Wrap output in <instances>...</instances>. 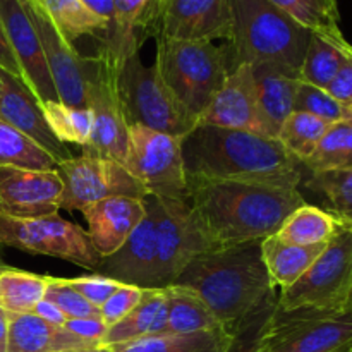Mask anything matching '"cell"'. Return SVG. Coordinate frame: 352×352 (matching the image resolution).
<instances>
[{
  "instance_id": "6da1fadb",
  "label": "cell",
  "mask_w": 352,
  "mask_h": 352,
  "mask_svg": "<svg viewBox=\"0 0 352 352\" xmlns=\"http://www.w3.org/2000/svg\"><path fill=\"white\" fill-rule=\"evenodd\" d=\"M186 201L206 251L267 239L306 203L299 189L210 179H188Z\"/></svg>"
},
{
  "instance_id": "7a4b0ae2",
  "label": "cell",
  "mask_w": 352,
  "mask_h": 352,
  "mask_svg": "<svg viewBox=\"0 0 352 352\" xmlns=\"http://www.w3.org/2000/svg\"><path fill=\"white\" fill-rule=\"evenodd\" d=\"M186 179L237 181L299 189L305 165L277 138L215 126H196L182 138Z\"/></svg>"
},
{
  "instance_id": "3957f363",
  "label": "cell",
  "mask_w": 352,
  "mask_h": 352,
  "mask_svg": "<svg viewBox=\"0 0 352 352\" xmlns=\"http://www.w3.org/2000/svg\"><path fill=\"white\" fill-rule=\"evenodd\" d=\"M175 285L198 292L213 316L229 330L277 289L265 267L261 241L199 253Z\"/></svg>"
},
{
  "instance_id": "277c9868",
  "label": "cell",
  "mask_w": 352,
  "mask_h": 352,
  "mask_svg": "<svg viewBox=\"0 0 352 352\" xmlns=\"http://www.w3.org/2000/svg\"><path fill=\"white\" fill-rule=\"evenodd\" d=\"M232 36L226 45L229 72L241 64H272L299 79L311 31L270 0H230Z\"/></svg>"
},
{
  "instance_id": "5b68a950",
  "label": "cell",
  "mask_w": 352,
  "mask_h": 352,
  "mask_svg": "<svg viewBox=\"0 0 352 352\" xmlns=\"http://www.w3.org/2000/svg\"><path fill=\"white\" fill-rule=\"evenodd\" d=\"M155 69L175 98L198 124L229 76L226 47L213 41H186L155 38Z\"/></svg>"
},
{
  "instance_id": "8992f818",
  "label": "cell",
  "mask_w": 352,
  "mask_h": 352,
  "mask_svg": "<svg viewBox=\"0 0 352 352\" xmlns=\"http://www.w3.org/2000/svg\"><path fill=\"white\" fill-rule=\"evenodd\" d=\"M119 93L127 126H143L158 133L184 138L196 119L162 81L155 65L141 62L140 52L129 55L119 71Z\"/></svg>"
},
{
  "instance_id": "52a82bcc",
  "label": "cell",
  "mask_w": 352,
  "mask_h": 352,
  "mask_svg": "<svg viewBox=\"0 0 352 352\" xmlns=\"http://www.w3.org/2000/svg\"><path fill=\"white\" fill-rule=\"evenodd\" d=\"M120 62L110 52L98 48V54L86 60V102L93 116V131L86 157L110 158L124 165L127 155L129 126L126 122L119 93Z\"/></svg>"
},
{
  "instance_id": "ba28073f",
  "label": "cell",
  "mask_w": 352,
  "mask_h": 352,
  "mask_svg": "<svg viewBox=\"0 0 352 352\" xmlns=\"http://www.w3.org/2000/svg\"><path fill=\"white\" fill-rule=\"evenodd\" d=\"M352 296V222L342 220L315 263L278 294V308L347 309Z\"/></svg>"
},
{
  "instance_id": "9c48e42d",
  "label": "cell",
  "mask_w": 352,
  "mask_h": 352,
  "mask_svg": "<svg viewBox=\"0 0 352 352\" xmlns=\"http://www.w3.org/2000/svg\"><path fill=\"white\" fill-rule=\"evenodd\" d=\"M352 346V309L275 308L265 352H333Z\"/></svg>"
},
{
  "instance_id": "30bf717a",
  "label": "cell",
  "mask_w": 352,
  "mask_h": 352,
  "mask_svg": "<svg viewBox=\"0 0 352 352\" xmlns=\"http://www.w3.org/2000/svg\"><path fill=\"white\" fill-rule=\"evenodd\" d=\"M124 167L157 198H186L188 179L182 160V138L143 126H129Z\"/></svg>"
},
{
  "instance_id": "8fae6325",
  "label": "cell",
  "mask_w": 352,
  "mask_h": 352,
  "mask_svg": "<svg viewBox=\"0 0 352 352\" xmlns=\"http://www.w3.org/2000/svg\"><path fill=\"white\" fill-rule=\"evenodd\" d=\"M0 244L26 253L60 258L93 272L102 261L86 230L58 215L33 220L0 217Z\"/></svg>"
},
{
  "instance_id": "7c38bea8",
  "label": "cell",
  "mask_w": 352,
  "mask_h": 352,
  "mask_svg": "<svg viewBox=\"0 0 352 352\" xmlns=\"http://www.w3.org/2000/svg\"><path fill=\"white\" fill-rule=\"evenodd\" d=\"M62 179L60 208L82 212L107 198L126 196L143 199L148 195L140 181L124 167L110 158L72 157L60 162L57 167Z\"/></svg>"
},
{
  "instance_id": "4fadbf2b",
  "label": "cell",
  "mask_w": 352,
  "mask_h": 352,
  "mask_svg": "<svg viewBox=\"0 0 352 352\" xmlns=\"http://www.w3.org/2000/svg\"><path fill=\"white\" fill-rule=\"evenodd\" d=\"M155 289L175 284L189 261L205 253L206 244L192 220L186 198H157Z\"/></svg>"
},
{
  "instance_id": "5bb4252c",
  "label": "cell",
  "mask_w": 352,
  "mask_h": 352,
  "mask_svg": "<svg viewBox=\"0 0 352 352\" xmlns=\"http://www.w3.org/2000/svg\"><path fill=\"white\" fill-rule=\"evenodd\" d=\"M151 36L186 41L232 36L230 0H158Z\"/></svg>"
},
{
  "instance_id": "9a60e30c",
  "label": "cell",
  "mask_w": 352,
  "mask_h": 352,
  "mask_svg": "<svg viewBox=\"0 0 352 352\" xmlns=\"http://www.w3.org/2000/svg\"><path fill=\"white\" fill-rule=\"evenodd\" d=\"M23 2L40 36L48 71L54 79L55 91L60 103L76 109H88L85 86L88 57L79 54L74 45L65 40L64 34L52 23L38 0H23Z\"/></svg>"
},
{
  "instance_id": "2e32d148",
  "label": "cell",
  "mask_w": 352,
  "mask_h": 352,
  "mask_svg": "<svg viewBox=\"0 0 352 352\" xmlns=\"http://www.w3.org/2000/svg\"><path fill=\"white\" fill-rule=\"evenodd\" d=\"M196 126L226 127L275 138L260 107L251 64H241L229 72L222 89L199 116Z\"/></svg>"
},
{
  "instance_id": "e0dca14e",
  "label": "cell",
  "mask_w": 352,
  "mask_h": 352,
  "mask_svg": "<svg viewBox=\"0 0 352 352\" xmlns=\"http://www.w3.org/2000/svg\"><path fill=\"white\" fill-rule=\"evenodd\" d=\"M62 191L57 170L0 167V217L33 220L57 215Z\"/></svg>"
},
{
  "instance_id": "ac0fdd59",
  "label": "cell",
  "mask_w": 352,
  "mask_h": 352,
  "mask_svg": "<svg viewBox=\"0 0 352 352\" xmlns=\"http://www.w3.org/2000/svg\"><path fill=\"white\" fill-rule=\"evenodd\" d=\"M0 21L19 64L23 81L38 102H60L48 71L43 47L23 0H0Z\"/></svg>"
},
{
  "instance_id": "d6986e66",
  "label": "cell",
  "mask_w": 352,
  "mask_h": 352,
  "mask_svg": "<svg viewBox=\"0 0 352 352\" xmlns=\"http://www.w3.org/2000/svg\"><path fill=\"white\" fill-rule=\"evenodd\" d=\"M146 215L126 243L110 256L102 258L95 274L120 284L140 289H155V256H157V201L155 196L143 198Z\"/></svg>"
},
{
  "instance_id": "ffe728a7",
  "label": "cell",
  "mask_w": 352,
  "mask_h": 352,
  "mask_svg": "<svg viewBox=\"0 0 352 352\" xmlns=\"http://www.w3.org/2000/svg\"><path fill=\"white\" fill-rule=\"evenodd\" d=\"M0 120L36 141L58 164L72 158L67 144L60 143L48 127L41 103L26 82L3 69H0Z\"/></svg>"
},
{
  "instance_id": "44dd1931",
  "label": "cell",
  "mask_w": 352,
  "mask_h": 352,
  "mask_svg": "<svg viewBox=\"0 0 352 352\" xmlns=\"http://www.w3.org/2000/svg\"><path fill=\"white\" fill-rule=\"evenodd\" d=\"M89 241L102 258L116 253L146 215L143 199L116 196L82 210Z\"/></svg>"
},
{
  "instance_id": "7402d4cb",
  "label": "cell",
  "mask_w": 352,
  "mask_h": 352,
  "mask_svg": "<svg viewBox=\"0 0 352 352\" xmlns=\"http://www.w3.org/2000/svg\"><path fill=\"white\" fill-rule=\"evenodd\" d=\"M98 347L76 337L64 327L45 322L33 313L9 315L7 352H65Z\"/></svg>"
},
{
  "instance_id": "603a6c76",
  "label": "cell",
  "mask_w": 352,
  "mask_h": 352,
  "mask_svg": "<svg viewBox=\"0 0 352 352\" xmlns=\"http://www.w3.org/2000/svg\"><path fill=\"white\" fill-rule=\"evenodd\" d=\"M158 0H112L113 28L100 48L110 52L122 64L140 52V45L151 33Z\"/></svg>"
},
{
  "instance_id": "cb8c5ba5",
  "label": "cell",
  "mask_w": 352,
  "mask_h": 352,
  "mask_svg": "<svg viewBox=\"0 0 352 352\" xmlns=\"http://www.w3.org/2000/svg\"><path fill=\"white\" fill-rule=\"evenodd\" d=\"M251 67H253L260 107L277 138L282 124L294 112V98L299 79L292 78L272 64H251Z\"/></svg>"
},
{
  "instance_id": "d4e9b609",
  "label": "cell",
  "mask_w": 352,
  "mask_h": 352,
  "mask_svg": "<svg viewBox=\"0 0 352 352\" xmlns=\"http://www.w3.org/2000/svg\"><path fill=\"white\" fill-rule=\"evenodd\" d=\"M327 244L320 246H294L278 239L277 236H268L261 241V254L265 267L275 287L280 291L291 287L308 272Z\"/></svg>"
},
{
  "instance_id": "484cf974",
  "label": "cell",
  "mask_w": 352,
  "mask_h": 352,
  "mask_svg": "<svg viewBox=\"0 0 352 352\" xmlns=\"http://www.w3.org/2000/svg\"><path fill=\"white\" fill-rule=\"evenodd\" d=\"M232 332L226 327L212 332L157 333L109 347L110 352H227Z\"/></svg>"
},
{
  "instance_id": "4316f807",
  "label": "cell",
  "mask_w": 352,
  "mask_h": 352,
  "mask_svg": "<svg viewBox=\"0 0 352 352\" xmlns=\"http://www.w3.org/2000/svg\"><path fill=\"white\" fill-rule=\"evenodd\" d=\"M52 23L64 34L69 43L82 36L98 38L100 45L110 34V23L89 9L82 0H38Z\"/></svg>"
},
{
  "instance_id": "83f0119b",
  "label": "cell",
  "mask_w": 352,
  "mask_h": 352,
  "mask_svg": "<svg viewBox=\"0 0 352 352\" xmlns=\"http://www.w3.org/2000/svg\"><path fill=\"white\" fill-rule=\"evenodd\" d=\"M167 294V330L165 333H196L222 329L201 296L184 285H170ZM227 329V327H226Z\"/></svg>"
},
{
  "instance_id": "f1b7e54d",
  "label": "cell",
  "mask_w": 352,
  "mask_h": 352,
  "mask_svg": "<svg viewBox=\"0 0 352 352\" xmlns=\"http://www.w3.org/2000/svg\"><path fill=\"white\" fill-rule=\"evenodd\" d=\"M351 50L352 45L346 36L329 38L313 33L299 72V81L327 89Z\"/></svg>"
},
{
  "instance_id": "f546056e",
  "label": "cell",
  "mask_w": 352,
  "mask_h": 352,
  "mask_svg": "<svg viewBox=\"0 0 352 352\" xmlns=\"http://www.w3.org/2000/svg\"><path fill=\"white\" fill-rule=\"evenodd\" d=\"M340 222L333 213L305 203L287 217L275 236L294 246H320L336 236Z\"/></svg>"
},
{
  "instance_id": "4dcf8cb0",
  "label": "cell",
  "mask_w": 352,
  "mask_h": 352,
  "mask_svg": "<svg viewBox=\"0 0 352 352\" xmlns=\"http://www.w3.org/2000/svg\"><path fill=\"white\" fill-rule=\"evenodd\" d=\"M167 305L165 289H143V298L136 308L124 316L116 325L109 327L103 339V347L119 346V344L133 342L141 337L151 336L158 315Z\"/></svg>"
},
{
  "instance_id": "1f68e13d",
  "label": "cell",
  "mask_w": 352,
  "mask_h": 352,
  "mask_svg": "<svg viewBox=\"0 0 352 352\" xmlns=\"http://www.w3.org/2000/svg\"><path fill=\"white\" fill-rule=\"evenodd\" d=\"M0 167L26 170H57L58 162L36 141L0 120Z\"/></svg>"
},
{
  "instance_id": "d6a6232c",
  "label": "cell",
  "mask_w": 352,
  "mask_h": 352,
  "mask_svg": "<svg viewBox=\"0 0 352 352\" xmlns=\"http://www.w3.org/2000/svg\"><path fill=\"white\" fill-rule=\"evenodd\" d=\"M47 275L30 274L6 267L0 274V308L9 315L33 313L34 306L45 298Z\"/></svg>"
},
{
  "instance_id": "836d02e7",
  "label": "cell",
  "mask_w": 352,
  "mask_h": 352,
  "mask_svg": "<svg viewBox=\"0 0 352 352\" xmlns=\"http://www.w3.org/2000/svg\"><path fill=\"white\" fill-rule=\"evenodd\" d=\"M289 17L315 34L329 38H344L339 26L337 0H270Z\"/></svg>"
},
{
  "instance_id": "e575fe53",
  "label": "cell",
  "mask_w": 352,
  "mask_h": 352,
  "mask_svg": "<svg viewBox=\"0 0 352 352\" xmlns=\"http://www.w3.org/2000/svg\"><path fill=\"white\" fill-rule=\"evenodd\" d=\"M306 170L323 172L352 167V124L337 120L330 124L329 131L309 158L302 162Z\"/></svg>"
},
{
  "instance_id": "d590c367",
  "label": "cell",
  "mask_w": 352,
  "mask_h": 352,
  "mask_svg": "<svg viewBox=\"0 0 352 352\" xmlns=\"http://www.w3.org/2000/svg\"><path fill=\"white\" fill-rule=\"evenodd\" d=\"M330 124L332 122H327L311 113L292 112L282 124L277 140L292 157L302 164L316 150Z\"/></svg>"
},
{
  "instance_id": "8d00e7d4",
  "label": "cell",
  "mask_w": 352,
  "mask_h": 352,
  "mask_svg": "<svg viewBox=\"0 0 352 352\" xmlns=\"http://www.w3.org/2000/svg\"><path fill=\"white\" fill-rule=\"evenodd\" d=\"M48 127L60 143L86 146L91 138L93 116L89 109H76L60 102L41 105Z\"/></svg>"
},
{
  "instance_id": "74e56055",
  "label": "cell",
  "mask_w": 352,
  "mask_h": 352,
  "mask_svg": "<svg viewBox=\"0 0 352 352\" xmlns=\"http://www.w3.org/2000/svg\"><path fill=\"white\" fill-rule=\"evenodd\" d=\"M277 305L278 294L277 289H274V291L265 296L263 301L256 308L251 309L246 316H243L230 329L232 340H230L227 352H265V333H267L268 323H270V318Z\"/></svg>"
},
{
  "instance_id": "f35d334b",
  "label": "cell",
  "mask_w": 352,
  "mask_h": 352,
  "mask_svg": "<svg viewBox=\"0 0 352 352\" xmlns=\"http://www.w3.org/2000/svg\"><path fill=\"white\" fill-rule=\"evenodd\" d=\"M306 188L325 196L330 205L329 212L337 219L352 222V167L311 172Z\"/></svg>"
},
{
  "instance_id": "ab89813d",
  "label": "cell",
  "mask_w": 352,
  "mask_h": 352,
  "mask_svg": "<svg viewBox=\"0 0 352 352\" xmlns=\"http://www.w3.org/2000/svg\"><path fill=\"white\" fill-rule=\"evenodd\" d=\"M294 112L311 113L327 122H337L344 117V105L337 102L327 89L299 81L294 98Z\"/></svg>"
},
{
  "instance_id": "60d3db41",
  "label": "cell",
  "mask_w": 352,
  "mask_h": 352,
  "mask_svg": "<svg viewBox=\"0 0 352 352\" xmlns=\"http://www.w3.org/2000/svg\"><path fill=\"white\" fill-rule=\"evenodd\" d=\"M43 299L54 302L67 316V320L100 316V308L93 306L78 291H74L67 284V278H55L47 275V289H45Z\"/></svg>"
},
{
  "instance_id": "b9f144b4",
  "label": "cell",
  "mask_w": 352,
  "mask_h": 352,
  "mask_svg": "<svg viewBox=\"0 0 352 352\" xmlns=\"http://www.w3.org/2000/svg\"><path fill=\"white\" fill-rule=\"evenodd\" d=\"M141 298H143V289L136 285L120 284V287L100 306V318L107 327L116 325L136 308Z\"/></svg>"
},
{
  "instance_id": "7bdbcfd3",
  "label": "cell",
  "mask_w": 352,
  "mask_h": 352,
  "mask_svg": "<svg viewBox=\"0 0 352 352\" xmlns=\"http://www.w3.org/2000/svg\"><path fill=\"white\" fill-rule=\"evenodd\" d=\"M67 284L96 308H100L120 287V282L96 274L86 275V277L67 278Z\"/></svg>"
},
{
  "instance_id": "ee69618b",
  "label": "cell",
  "mask_w": 352,
  "mask_h": 352,
  "mask_svg": "<svg viewBox=\"0 0 352 352\" xmlns=\"http://www.w3.org/2000/svg\"><path fill=\"white\" fill-rule=\"evenodd\" d=\"M64 329L69 330L71 333H74L79 339L86 340V342H91L95 344V346L103 347V339H105L109 327L103 323V320L100 318V316H93V318L67 320Z\"/></svg>"
},
{
  "instance_id": "f6af8a7d",
  "label": "cell",
  "mask_w": 352,
  "mask_h": 352,
  "mask_svg": "<svg viewBox=\"0 0 352 352\" xmlns=\"http://www.w3.org/2000/svg\"><path fill=\"white\" fill-rule=\"evenodd\" d=\"M327 91L340 102L342 105L352 103V50L347 55L346 62L340 67V71L337 72L336 78L332 79V82L329 85Z\"/></svg>"
},
{
  "instance_id": "bcb514c9",
  "label": "cell",
  "mask_w": 352,
  "mask_h": 352,
  "mask_svg": "<svg viewBox=\"0 0 352 352\" xmlns=\"http://www.w3.org/2000/svg\"><path fill=\"white\" fill-rule=\"evenodd\" d=\"M0 69L7 71L9 74L16 76V78L23 79V74H21L19 64L16 60V55H14L12 47L9 43V38H7L6 30H3V24L0 21Z\"/></svg>"
},
{
  "instance_id": "7dc6e473",
  "label": "cell",
  "mask_w": 352,
  "mask_h": 352,
  "mask_svg": "<svg viewBox=\"0 0 352 352\" xmlns=\"http://www.w3.org/2000/svg\"><path fill=\"white\" fill-rule=\"evenodd\" d=\"M33 315L40 316L41 320H45V322L52 323V325L55 327H64L65 322H67V316H65L54 302L47 301V299H41V301L34 306Z\"/></svg>"
},
{
  "instance_id": "c3c4849f",
  "label": "cell",
  "mask_w": 352,
  "mask_h": 352,
  "mask_svg": "<svg viewBox=\"0 0 352 352\" xmlns=\"http://www.w3.org/2000/svg\"><path fill=\"white\" fill-rule=\"evenodd\" d=\"M89 9L95 10L98 16H102L103 19H107L110 23V26L113 28V6H112V0H82ZM112 33V30H110ZM109 38V36H107Z\"/></svg>"
},
{
  "instance_id": "681fc988",
  "label": "cell",
  "mask_w": 352,
  "mask_h": 352,
  "mask_svg": "<svg viewBox=\"0 0 352 352\" xmlns=\"http://www.w3.org/2000/svg\"><path fill=\"white\" fill-rule=\"evenodd\" d=\"M7 332H9V313L0 308V352H7Z\"/></svg>"
},
{
  "instance_id": "f907efd6",
  "label": "cell",
  "mask_w": 352,
  "mask_h": 352,
  "mask_svg": "<svg viewBox=\"0 0 352 352\" xmlns=\"http://www.w3.org/2000/svg\"><path fill=\"white\" fill-rule=\"evenodd\" d=\"M342 120H347V122L352 124V103H347V105H344Z\"/></svg>"
},
{
  "instance_id": "816d5d0a",
  "label": "cell",
  "mask_w": 352,
  "mask_h": 352,
  "mask_svg": "<svg viewBox=\"0 0 352 352\" xmlns=\"http://www.w3.org/2000/svg\"><path fill=\"white\" fill-rule=\"evenodd\" d=\"M102 347H98V349H78V351H65V352H98Z\"/></svg>"
},
{
  "instance_id": "f5cc1de1",
  "label": "cell",
  "mask_w": 352,
  "mask_h": 352,
  "mask_svg": "<svg viewBox=\"0 0 352 352\" xmlns=\"http://www.w3.org/2000/svg\"><path fill=\"white\" fill-rule=\"evenodd\" d=\"M352 349V346H347V347H342V349H339V351H333V352H349Z\"/></svg>"
},
{
  "instance_id": "db71d44e",
  "label": "cell",
  "mask_w": 352,
  "mask_h": 352,
  "mask_svg": "<svg viewBox=\"0 0 352 352\" xmlns=\"http://www.w3.org/2000/svg\"><path fill=\"white\" fill-rule=\"evenodd\" d=\"M98 352H110V349H109V347H102V349H100Z\"/></svg>"
},
{
  "instance_id": "11a10c76",
  "label": "cell",
  "mask_w": 352,
  "mask_h": 352,
  "mask_svg": "<svg viewBox=\"0 0 352 352\" xmlns=\"http://www.w3.org/2000/svg\"><path fill=\"white\" fill-rule=\"evenodd\" d=\"M3 268H6V265L0 263V274H2V272H3Z\"/></svg>"
},
{
  "instance_id": "9f6ffc18",
  "label": "cell",
  "mask_w": 352,
  "mask_h": 352,
  "mask_svg": "<svg viewBox=\"0 0 352 352\" xmlns=\"http://www.w3.org/2000/svg\"><path fill=\"white\" fill-rule=\"evenodd\" d=\"M349 308L352 309V296H351V301H349Z\"/></svg>"
},
{
  "instance_id": "6f0895ef",
  "label": "cell",
  "mask_w": 352,
  "mask_h": 352,
  "mask_svg": "<svg viewBox=\"0 0 352 352\" xmlns=\"http://www.w3.org/2000/svg\"><path fill=\"white\" fill-rule=\"evenodd\" d=\"M349 352H352V349H351V351H349Z\"/></svg>"
}]
</instances>
